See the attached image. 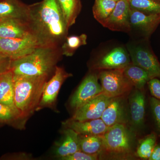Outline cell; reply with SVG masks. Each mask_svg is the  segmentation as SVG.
<instances>
[{"label": "cell", "instance_id": "6da1fadb", "mask_svg": "<svg viewBox=\"0 0 160 160\" xmlns=\"http://www.w3.org/2000/svg\"><path fill=\"white\" fill-rule=\"evenodd\" d=\"M27 22L41 46L57 47L69 29L56 0L29 5Z\"/></svg>", "mask_w": 160, "mask_h": 160}, {"label": "cell", "instance_id": "7a4b0ae2", "mask_svg": "<svg viewBox=\"0 0 160 160\" xmlns=\"http://www.w3.org/2000/svg\"><path fill=\"white\" fill-rule=\"evenodd\" d=\"M48 77L13 74L14 105L23 119L36 110Z\"/></svg>", "mask_w": 160, "mask_h": 160}, {"label": "cell", "instance_id": "3957f363", "mask_svg": "<svg viewBox=\"0 0 160 160\" xmlns=\"http://www.w3.org/2000/svg\"><path fill=\"white\" fill-rule=\"evenodd\" d=\"M58 59L57 47L39 46L27 55L12 60L10 69L15 75L49 76Z\"/></svg>", "mask_w": 160, "mask_h": 160}, {"label": "cell", "instance_id": "277c9868", "mask_svg": "<svg viewBox=\"0 0 160 160\" xmlns=\"http://www.w3.org/2000/svg\"><path fill=\"white\" fill-rule=\"evenodd\" d=\"M102 153L125 158L132 152V137L125 124H117L109 127L103 135Z\"/></svg>", "mask_w": 160, "mask_h": 160}, {"label": "cell", "instance_id": "5b68a950", "mask_svg": "<svg viewBox=\"0 0 160 160\" xmlns=\"http://www.w3.org/2000/svg\"><path fill=\"white\" fill-rule=\"evenodd\" d=\"M124 69L101 70L98 74L102 93L109 98L126 95L132 91V85L124 74Z\"/></svg>", "mask_w": 160, "mask_h": 160}, {"label": "cell", "instance_id": "8992f818", "mask_svg": "<svg viewBox=\"0 0 160 160\" xmlns=\"http://www.w3.org/2000/svg\"><path fill=\"white\" fill-rule=\"evenodd\" d=\"M39 46H41L32 35L21 38H0V54L12 60L27 55Z\"/></svg>", "mask_w": 160, "mask_h": 160}, {"label": "cell", "instance_id": "52a82bcc", "mask_svg": "<svg viewBox=\"0 0 160 160\" xmlns=\"http://www.w3.org/2000/svg\"><path fill=\"white\" fill-rule=\"evenodd\" d=\"M132 63L145 70L151 79H160V62L151 48L146 46H128Z\"/></svg>", "mask_w": 160, "mask_h": 160}, {"label": "cell", "instance_id": "ba28073f", "mask_svg": "<svg viewBox=\"0 0 160 160\" xmlns=\"http://www.w3.org/2000/svg\"><path fill=\"white\" fill-rule=\"evenodd\" d=\"M98 79V74L92 72L88 74L83 80L69 102V105L74 112L102 93Z\"/></svg>", "mask_w": 160, "mask_h": 160}, {"label": "cell", "instance_id": "9c48e42d", "mask_svg": "<svg viewBox=\"0 0 160 160\" xmlns=\"http://www.w3.org/2000/svg\"><path fill=\"white\" fill-rule=\"evenodd\" d=\"M72 76L71 73L66 72L63 68L56 66L54 75L46 83L42 98L36 111L45 108H53L62 85L66 79Z\"/></svg>", "mask_w": 160, "mask_h": 160}, {"label": "cell", "instance_id": "30bf717a", "mask_svg": "<svg viewBox=\"0 0 160 160\" xmlns=\"http://www.w3.org/2000/svg\"><path fill=\"white\" fill-rule=\"evenodd\" d=\"M130 10L128 0L118 1L114 9L102 26L112 31L129 32L131 29L129 22Z\"/></svg>", "mask_w": 160, "mask_h": 160}, {"label": "cell", "instance_id": "8fae6325", "mask_svg": "<svg viewBox=\"0 0 160 160\" xmlns=\"http://www.w3.org/2000/svg\"><path fill=\"white\" fill-rule=\"evenodd\" d=\"M112 98L101 93L74 112L70 119L78 121L101 118Z\"/></svg>", "mask_w": 160, "mask_h": 160}, {"label": "cell", "instance_id": "7c38bea8", "mask_svg": "<svg viewBox=\"0 0 160 160\" xmlns=\"http://www.w3.org/2000/svg\"><path fill=\"white\" fill-rule=\"evenodd\" d=\"M131 63L129 52L122 48L117 47L101 58L93 66L96 70L123 69Z\"/></svg>", "mask_w": 160, "mask_h": 160}, {"label": "cell", "instance_id": "4fadbf2b", "mask_svg": "<svg viewBox=\"0 0 160 160\" xmlns=\"http://www.w3.org/2000/svg\"><path fill=\"white\" fill-rule=\"evenodd\" d=\"M129 22L131 28L142 32L146 38L150 35L160 24V14H150L130 8Z\"/></svg>", "mask_w": 160, "mask_h": 160}, {"label": "cell", "instance_id": "5bb4252c", "mask_svg": "<svg viewBox=\"0 0 160 160\" xmlns=\"http://www.w3.org/2000/svg\"><path fill=\"white\" fill-rule=\"evenodd\" d=\"M126 95L112 98L101 118L108 127L126 123Z\"/></svg>", "mask_w": 160, "mask_h": 160}, {"label": "cell", "instance_id": "9a60e30c", "mask_svg": "<svg viewBox=\"0 0 160 160\" xmlns=\"http://www.w3.org/2000/svg\"><path fill=\"white\" fill-rule=\"evenodd\" d=\"M31 35L28 22L25 20L17 18L0 20V38H21Z\"/></svg>", "mask_w": 160, "mask_h": 160}, {"label": "cell", "instance_id": "2e32d148", "mask_svg": "<svg viewBox=\"0 0 160 160\" xmlns=\"http://www.w3.org/2000/svg\"><path fill=\"white\" fill-rule=\"evenodd\" d=\"M62 125L64 128H70L83 135H103L109 128L101 118L85 121L69 119L63 122Z\"/></svg>", "mask_w": 160, "mask_h": 160}, {"label": "cell", "instance_id": "e0dca14e", "mask_svg": "<svg viewBox=\"0 0 160 160\" xmlns=\"http://www.w3.org/2000/svg\"><path fill=\"white\" fill-rule=\"evenodd\" d=\"M62 133V137L55 144L54 150L55 157L58 159L80 151L78 133L68 128H65Z\"/></svg>", "mask_w": 160, "mask_h": 160}, {"label": "cell", "instance_id": "ac0fdd59", "mask_svg": "<svg viewBox=\"0 0 160 160\" xmlns=\"http://www.w3.org/2000/svg\"><path fill=\"white\" fill-rule=\"evenodd\" d=\"M144 90L135 89L129 98L132 122L135 126H142L146 114V96Z\"/></svg>", "mask_w": 160, "mask_h": 160}, {"label": "cell", "instance_id": "d6986e66", "mask_svg": "<svg viewBox=\"0 0 160 160\" xmlns=\"http://www.w3.org/2000/svg\"><path fill=\"white\" fill-rule=\"evenodd\" d=\"M29 5L20 0L0 1V20L8 18H17L28 21Z\"/></svg>", "mask_w": 160, "mask_h": 160}, {"label": "cell", "instance_id": "ffe728a7", "mask_svg": "<svg viewBox=\"0 0 160 160\" xmlns=\"http://www.w3.org/2000/svg\"><path fill=\"white\" fill-rule=\"evenodd\" d=\"M0 103L17 109L14 102L13 73L11 69L0 74Z\"/></svg>", "mask_w": 160, "mask_h": 160}, {"label": "cell", "instance_id": "44dd1931", "mask_svg": "<svg viewBox=\"0 0 160 160\" xmlns=\"http://www.w3.org/2000/svg\"><path fill=\"white\" fill-rule=\"evenodd\" d=\"M123 72L132 86L139 90H144L146 84L151 79L145 70L132 62L124 68Z\"/></svg>", "mask_w": 160, "mask_h": 160}, {"label": "cell", "instance_id": "7402d4cb", "mask_svg": "<svg viewBox=\"0 0 160 160\" xmlns=\"http://www.w3.org/2000/svg\"><path fill=\"white\" fill-rule=\"evenodd\" d=\"M68 29L75 24L82 9L81 0H56Z\"/></svg>", "mask_w": 160, "mask_h": 160}, {"label": "cell", "instance_id": "603a6c76", "mask_svg": "<svg viewBox=\"0 0 160 160\" xmlns=\"http://www.w3.org/2000/svg\"><path fill=\"white\" fill-rule=\"evenodd\" d=\"M79 135L80 151L86 153L99 156L103 149V135Z\"/></svg>", "mask_w": 160, "mask_h": 160}, {"label": "cell", "instance_id": "cb8c5ba5", "mask_svg": "<svg viewBox=\"0 0 160 160\" xmlns=\"http://www.w3.org/2000/svg\"><path fill=\"white\" fill-rule=\"evenodd\" d=\"M116 3L111 0H95L92 7L95 19L102 25L111 14Z\"/></svg>", "mask_w": 160, "mask_h": 160}, {"label": "cell", "instance_id": "d4e9b609", "mask_svg": "<svg viewBox=\"0 0 160 160\" xmlns=\"http://www.w3.org/2000/svg\"><path fill=\"white\" fill-rule=\"evenodd\" d=\"M157 141L158 135L154 132L144 137L139 142L137 149V156L142 159L149 160Z\"/></svg>", "mask_w": 160, "mask_h": 160}, {"label": "cell", "instance_id": "484cf974", "mask_svg": "<svg viewBox=\"0 0 160 160\" xmlns=\"http://www.w3.org/2000/svg\"><path fill=\"white\" fill-rule=\"evenodd\" d=\"M87 38V35L85 34L66 37L62 47V54L67 57L73 55L80 47L86 45Z\"/></svg>", "mask_w": 160, "mask_h": 160}, {"label": "cell", "instance_id": "4316f807", "mask_svg": "<svg viewBox=\"0 0 160 160\" xmlns=\"http://www.w3.org/2000/svg\"><path fill=\"white\" fill-rule=\"evenodd\" d=\"M130 8L150 14H160L158 0H128Z\"/></svg>", "mask_w": 160, "mask_h": 160}, {"label": "cell", "instance_id": "83f0119b", "mask_svg": "<svg viewBox=\"0 0 160 160\" xmlns=\"http://www.w3.org/2000/svg\"><path fill=\"white\" fill-rule=\"evenodd\" d=\"M22 119V115L18 109L0 103V124L15 125Z\"/></svg>", "mask_w": 160, "mask_h": 160}, {"label": "cell", "instance_id": "f1b7e54d", "mask_svg": "<svg viewBox=\"0 0 160 160\" xmlns=\"http://www.w3.org/2000/svg\"><path fill=\"white\" fill-rule=\"evenodd\" d=\"M149 102L156 126L160 133V101L152 97L149 98Z\"/></svg>", "mask_w": 160, "mask_h": 160}, {"label": "cell", "instance_id": "f546056e", "mask_svg": "<svg viewBox=\"0 0 160 160\" xmlns=\"http://www.w3.org/2000/svg\"><path fill=\"white\" fill-rule=\"evenodd\" d=\"M99 156L86 153L82 151H78L73 154L61 158L62 160H96L98 159Z\"/></svg>", "mask_w": 160, "mask_h": 160}, {"label": "cell", "instance_id": "4dcf8cb0", "mask_svg": "<svg viewBox=\"0 0 160 160\" xmlns=\"http://www.w3.org/2000/svg\"><path fill=\"white\" fill-rule=\"evenodd\" d=\"M152 96L160 101V79L153 78L147 83Z\"/></svg>", "mask_w": 160, "mask_h": 160}, {"label": "cell", "instance_id": "1f68e13d", "mask_svg": "<svg viewBox=\"0 0 160 160\" xmlns=\"http://www.w3.org/2000/svg\"><path fill=\"white\" fill-rule=\"evenodd\" d=\"M12 60L0 54V74L10 69Z\"/></svg>", "mask_w": 160, "mask_h": 160}, {"label": "cell", "instance_id": "d6a6232c", "mask_svg": "<svg viewBox=\"0 0 160 160\" xmlns=\"http://www.w3.org/2000/svg\"><path fill=\"white\" fill-rule=\"evenodd\" d=\"M149 160H160V142L156 144Z\"/></svg>", "mask_w": 160, "mask_h": 160}, {"label": "cell", "instance_id": "836d02e7", "mask_svg": "<svg viewBox=\"0 0 160 160\" xmlns=\"http://www.w3.org/2000/svg\"><path fill=\"white\" fill-rule=\"evenodd\" d=\"M111 1H114V2H118V1H120V0H111Z\"/></svg>", "mask_w": 160, "mask_h": 160}, {"label": "cell", "instance_id": "e575fe53", "mask_svg": "<svg viewBox=\"0 0 160 160\" xmlns=\"http://www.w3.org/2000/svg\"><path fill=\"white\" fill-rule=\"evenodd\" d=\"M158 1H160V0H158Z\"/></svg>", "mask_w": 160, "mask_h": 160}, {"label": "cell", "instance_id": "d590c367", "mask_svg": "<svg viewBox=\"0 0 160 160\" xmlns=\"http://www.w3.org/2000/svg\"><path fill=\"white\" fill-rule=\"evenodd\" d=\"M0 1H1V0H0Z\"/></svg>", "mask_w": 160, "mask_h": 160}]
</instances>
